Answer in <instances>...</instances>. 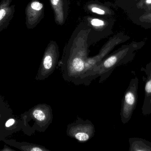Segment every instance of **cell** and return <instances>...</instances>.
Masks as SVG:
<instances>
[{
  "instance_id": "ac0fdd59",
  "label": "cell",
  "mask_w": 151,
  "mask_h": 151,
  "mask_svg": "<svg viewBox=\"0 0 151 151\" xmlns=\"http://www.w3.org/2000/svg\"><path fill=\"white\" fill-rule=\"evenodd\" d=\"M145 3L147 5H151V0H145Z\"/></svg>"
},
{
  "instance_id": "2e32d148",
  "label": "cell",
  "mask_w": 151,
  "mask_h": 151,
  "mask_svg": "<svg viewBox=\"0 0 151 151\" xmlns=\"http://www.w3.org/2000/svg\"><path fill=\"white\" fill-rule=\"evenodd\" d=\"M141 21L146 23H151V12L146 13L140 17Z\"/></svg>"
},
{
  "instance_id": "9c48e42d",
  "label": "cell",
  "mask_w": 151,
  "mask_h": 151,
  "mask_svg": "<svg viewBox=\"0 0 151 151\" xmlns=\"http://www.w3.org/2000/svg\"><path fill=\"white\" fill-rule=\"evenodd\" d=\"M44 5L38 0H32L25 9L26 25L28 29H33L44 17Z\"/></svg>"
},
{
  "instance_id": "6da1fadb",
  "label": "cell",
  "mask_w": 151,
  "mask_h": 151,
  "mask_svg": "<svg viewBox=\"0 0 151 151\" xmlns=\"http://www.w3.org/2000/svg\"><path fill=\"white\" fill-rule=\"evenodd\" d=\"M89 30L83 21L77 26L65 47L62 59L58 62L64 80L74 85H83L85 62L88 57L90 46L88 41Z\"/></svg>"
},
{
  "instance_id": "e0dca14e",
  "label": "cell",
  "mask_w": 151,
  "mask_h": 151,
  "mask_svg": "<svg viewBox=\"0 0 151 151\" xmlns=\"http://www.w3.org/2000/svg\"><path fill=\"white\" fill-rule=\"evenodd\" d=\"M15 120L14 119H9L8 120L6 121V124H5V126H6V127H9L13 126L14 123H15Z\"/></svg>"
},
{
  "instance_id": "9a60e30c",
  "label": "cell",
  "mask_w": 151,
  "mask_h": 151,
  "mask_svg": "<svg viewBox=\"0 0 151 151\" xmlns=\"http://www.w3.org/2000/svg\"><path fill=\"white\" fill-rule=\"evenodd\" d=\"M20 150L26 151H50L44 146L35 144L24 143L20 146Z\"/></svg>"
},
{
  "instance_id": "8992f818",
  "label": "cell",
  "mask_w": 151,
  "mask_h": 151,
  "mask_svg": "<svg viewBox=\"0 0 151 151\" xmlns=\"http://www.w3.org/2000/svg\"><path fill=\"white\" fill-rule=\"evenodd\" d=\"M138 83L139 79L136 76L131 79L124 93L120 113L121 120L123 124H127L130 121L136 107L138 100Z\"/></svg>"
},
{
  "instance_id": "7a4b0ae2",
  "label": "cell",
  "mask_w": 151,
  "mask_h": 151,
  "mask_svg": "<svg viewBox=\"0 0 151 151\" xmlns=\"http://www.w3.org/2000/svg\"><path fill=\"white\" fill-rule=\"evenodd\" d=\"M141 47V45L134 43L124 45L107 56L91 70L89 75L90 82L98 77L99 83L104 82L116 67L132 61L134 57V52Z\"/></svg>"
},
{
  "instance_id": "3957f363",
  "label": "cell",
  "mask_w": 151,
  "mask_h": 151,
  "mask_svg": "<svg viewBox=\"0 0 151 151\" xmlns=\"http://www.w3.org/2000/svg\"><path fill=\"white\" fill-rule=\"evenodd\" d=\"M83 20L89 28L88 41L90 46L111 34L113 21L111 17L87 16Z\"/></svg>"
},
{
  "instance_id": "5bb4252c",
  "label": "cell",
  "mask_w": 151,
  "mask_h": 151,
  "mask_svg": "<svg viewBox=\"0 0 151 151\" xmlns=\"http://www.w3.org/2000/svg\"><path fill=\"white\" fill-rule=\"evenodd\" d=\"M129 151H151V143L142 138L131 137L129 139Z\"/></svg>"
},
{
  "instance_id": "5b68a950",
  "label": "cell",
  "mask_w": 151,
  "mask_h": 151,
  "mask_svg": "<svg viewBox=\"0 0 151 151\" xmlns=\"http://www.w3.org/2000/svg\"><path fill=\"white\" fill-rule=\"evenodd\" d=\"M59 58V47L55 41L51 40L44 51L35 77L36 80H44L51 75L58 64Z\"/></svg>"
},
{
  "instance_id": "52a82bcc",
  "label": "cell",
  "mask_w": 151,
  "mask_h": 151,
  "mask_svg": "<svg viewBox=\"0 0 151 151\" xmlns=\"http://www.w3.org/2000/svg\"><path fill=\"white\" fill-rule=\"evenodd\" d=\"M95 126L88 119H83L77 117L74 122L69 124L66 129V134L81 143L87 142L94 137Z\"/></svg>"
},
{
  "instance_id": "277c9868",
  "label": "cell",
  "mask_w": 151,
  "mask_h": 151,
  "mask_svg": "<svg viewBox=\"0 0 151 151\" xmlns=\"http://www.w3.org/2000/svg\"><path fill=\"white\" fill-rule=\"evenodd\" d=\"M126 37L127 36L122 33L117 34L108 40L96 55L88 57L87 58L85 62L83 85L88 86L91 84L89 82V75L92 69L104 59L117 45L127 40Z\"/></svg>"
},
{
  "instance_id": "8fae6325",
  "label": "cell",
  "mask_w": 151,
  "mask_h": 151,
  "mask_svg": "<svg viewBox=\"0 0 151 151\" xmlns=\"http://www.w3.org/2000/svg\"><path fill=\"white\" fill-rule=\"evenodd\" d=\"M13 0H2L0 2V32L8 27L14 17L15 4Z\"/></svg>"
},
{
  "instance_id": "4fadbf2b",
  "label": "cell",
  "mask_w": 151,
  "mask_h": 151,
  "mask_svg": "<svg viewBox=\"0 0 151 151\" xmlns=\"http://www.w3.org/2000/svg\"><path fill=\"white\" fill-rule=\"evenodd\" d=\"M84 9L91 13L102 17H111L114 14V12L107 4L102 3L96 1H91L87 3Z\"/></svg>"
},
{
  "instance_id": "7c38bea8",
  "label": "cell",
  "mask_w": 151,
  "mask_h": 151,
  "mask_svg": "<svg viewBox=\"0 0 151 151\" xmlns=\"http://www.w3.org/2000/svg\"><path fill=\"white\" fill-rule=\"evenodd\" d=\"M55 14V21L59 25L66 22L69 13L68 0H50Z\"/></svg>"
},
{
  "instance_id": "30bf717a",
  "label": "cell",
  "mask_w": 151,
  "mask_h": 151,
  "mask_svg": "<svg viewBox=\"0 0 151 151\" xmlns=\"http://www.w3.org/2000/svg\"><path fill=\"white\" fill-rule=\"evenodd\" d=\"M141 70L144 72L146 75L144 80L145 97L142 111L143 115L147 116L151 114V61L145 68L142 67Z\"/></svg>"
},
{
  "instance_id": "ba28073f",
  "label": "cell",
  "mask_w": 151,
  "mask_h": 151,
  "mask_svg": "<svg viewBox=\"0 0 151 151\" xmlns=\"http://www.w3.org/2000/svg\"><path fill=\"white\" fill-rule=\"evenodd\" d=\"M31 120L33 121L35 130L44 132L53 121V111L51 106L47 104H40L28 112Z\"/></svg>"
}]
</instances>
